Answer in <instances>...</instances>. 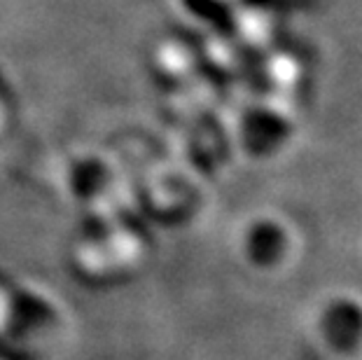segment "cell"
Masks as SVG:
<instances>
[{
  "label": "cell",
  "instance_id": "6da1fadb",
  "mask_svg": "<svg viewBox=\"0 0 362 360\" xmlns=\"http://www.w3.org/2000/svg\"><path fill=\"white\" fill-rule=\"evenodd\" d=\"M320 330L337 351H353L362 342V306L353 300H334L325 306Z\"/></svg>",
  "mask_w": 362,
  "mask_h": 360
},
{
  "label": "cell",
  "instance_id": "7a4b0ae2",
  "mask_svg": "<svg viewBox=\"0 0 362 360\" xmlns=\"http://www.w3.org/2000/svg\"><path fill=\"white\" fill-rule=\"evenodd\" d=\"M252 250L259 262H274L283 250V234L279 227L264 225L257 227L255 236H252Z\"/></svg>",
  "mask_w": 362,
  "mask_h": 360
}]
</instances>
